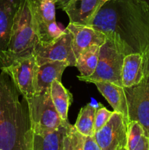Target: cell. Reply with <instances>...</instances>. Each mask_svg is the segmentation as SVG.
I'll return each mask as SVG.
<instances>
[{
  "label": "cell",
  "mask_w": 149,
  "mask_h": 150,
  "mask_svg": "<svg viewBox=\"0 0 149 150\" xmlns=\"http://www.w3.org/2000/svg\"><path fill=\"white\" fill-rule=\"evenodd\" d=\"M89 26L105 34L125 56L149 46V5L139 0H108Z\"/></svg>",
  "instance_id": "obj_1"
},
{
  "label": "cell",
  "mask_w": 149,
  "mask_h": 150,
  "mask_svg": "<svg viewBox=\"0 0 149 150\" xmlns=\"http://www.w3.org/2000/svg\"><path fill=\"white\" fill-rule=\"evenodd\" d=\"M13 79L0 73V150H33L34 131L27 100Z\"/></svg>",
  "instance_id": "obj_2"
},
{
  "label": "cell",
  "mask_w": 149,
  "mask_h": 150,
  "mask_svg": "<svg viewBox=\"0 0 149 150\" xmlns=\"http://www.w3.org/2000/svg\"><path fill=\"white\" fill-rule=\"evenodd\" d=\"M39 42L32 21L29 0H22L15 17L8 47L0 55V70L33 54Z\"/></svg>",
  "instance_id": "obj_3"
},
{
  "label": "cell",
  "mask_w": 149,
  "mask_h": 150,
  "mask_svg": "<svg viewBox=\"0 0 149 150\" xmlns=\"http://www.w3.org/2000/svg\"><path fill=\"white\" fill-rule=\"evenodd\" d=\"M125 55L120 52L115 42L110 38L100 46L99 60L95 71L89 76H78L77 79L86 83L108 81L122 86L121 70Z\"/></svg>",
  "instance_id": "obj_4"
},
{
  "label": "cell",
  "mask_w": 149,
  "mask_h": 150,
  "mask_svg": "<svg viewBox=\"0 0 149 150\" xmlns=\"http://www.w3.org/2000/svg\"><path fill=\"white\" fill-rule=\"evenodd\" d=\"M50 90L51 89L35 94L28 102L32 128L36 134L51 133L65 122L60 117L53 103Z\"/></svg>",
  "instance_id": "obj_5"
},
{
  "label": "cell",
  "mask_w": 149,
  "mask_h": 150,
  "mask_svg": "<svg viewBox=\"0 0 149 150\" xmlns=\"http://www.w3.org/2000/svg\"><path fill=\"white\" fill-rule=\"evenodd\" d=\"M29 4L39 42H51L61 35L56 21V0H29Z\"/></svg>",
  "instance_id": "obj_6"
},
{
  "label": "cell",
  "mask_w": 149,
  "mask_h": 150,
  "mask_svg": "<svg viewBox=\"0 0 149 150\" xmlns=\"http://www.w3.org/2000/svg\"><path fill=\"white\" fill-rule=\"evenodd\" d=\"M37 65L48 62L64 61L70 66L76 64V57L72 49V34L65 29L61 35L51 42H38L33 51Z\"/></svg>",
  "instance_id": "obj_7"
},
{
  "label": "cell",
  "mask_w": 149,
  "mask_h": 150,
  "mask_svg": "<svg viewBox=\"0 0 149 150\" xmlns=\"http://www.w3.org/2000/svg\"><path fill=\"white\" fill-rule=\"evenodd\" d=\"M128 107V120L140 123L149 138V75L131 87H124Z\"/></svg>",
  "instance_id": "obj_8"
},
{
  "label": "cell",
  "mask_w": 149,
  "mask_h": 150,
  "mask_svg": "<svg viewBox=\"0 0 149 150\" xmlns=\"http://www.w3.org/2000/svg\"><path fill=\"white\" fill-rule=\"evenodd\" d=\"M128 120L113 111L108 122L93 135L101 150H122L127 146Z\"/></svg>",
  "instance_id": "obj_9"
},
{
  "label": "cell",
  "mask_w": 149,
  "mask_h": 150,
  "mask_svg": "<svg viewBox=\"0 0 149 150\" xmlns=\"http://www.w3.org/2000/svg\"><path fill=\"white\" fill-rule=\"evenodd\" d=\"M37 67L34 55L17 60L10 66L1 69L13 79L22 98L29 102L35 95V74Z\"/></svg>",
  "instance_id": "obj_10"
},
{
  "label": "cell",
  "mask_w": 149,
  "mask_h": 150,
  "mask_svg": "<svg viewBox=\"0 0 149 150\" xmlns=\"http://www.w3.org/2000/svg\"><path fill=\"white\" fill-rule=\"evenodd\" d=\"M66 29L72 34V49L76 59L89 47L93 45L101 46L106 40L105 34L91 26L70 23Z\"/></svg>",
  "instance_id": "obj_11"
},
{
  "label": "cell",
  "mask_w": 149,
  "mask_h": 150,
  "mask_svg": "<svg viewBox=\"0 0 149 150\" xmlns=\"http://www.w3.org/2000/svg\"><path fill=\"white\" fill-rule=\"evenodd\" d=\"M108 0H71L63 9L73 24L89 26L98 10Z\"/></svg>",
  "instance_id": "obj_12"
},
{
  "label": "cell",
  "mask_w": 149,
  "mask_h": 150,
  "mask_svg": "<svg viewBox=\"0 0 149 150\" xmlns=\"http://www.w3.org/2000/svg\"><path fill=\"white\" fill-rule=\"evenodd\" d=\"M69 66V63L64 61L48 62L37 65L35 74V94L51 89L53 81L61 82L63 73Z\"/></svg>",
  "instance_id": "obj_13"
},
{
  "label": "cell",
  "mask_w": 149,
  "mask_h": 150,
  "mask_svg": "<svg viewBox=\"0 0 149 150\" xmlns=\"http://www.w3.org/2000/svg\"><path fill=\"white\" fill-rule=\"evenodd\" d=\"M22 0H0V55L7 50Z\"/></svg>",
  "instance_id": "obj_14"
},
{
  "label": "cell",
  "mask_w": 149,
  "mask_h": 150,
  "mask_svg": "<svg viewBox=\"0 0 149 150\" xmlns=\"http://www.w3.org/2000/svg\"><path fill=\"white\" fill-rule=\"evenodd\" d=\"M92 83L96 85L98 90L112 106L114 111L121 114L128 120V107L124 88L108 81H94Z\"/></svg>",
  "instance_id": "obj_15"
},
{
  "label": "cell",
  "mask_w": 149,
  "mask_h": 150,
  "mask_svg": "<svg viewBox=\"0 0 149 150\" xmlns=\"http://www.w3.org/2000/svg\"><path fill=\"white\" fill-rule=\"evenodd\" d=\"M144 76L143 54L135 53L125 56L121 70L123 87H131L138 84Z\"/></svg>",
  "instance_id": "obj_16"
},
{
  "label": "cell",
  "mask_w": 149,
  "mask_h": 150,
  "mask_svg": "<svg viewBox=\"0 0 149 150\" xmlns=\"http://www.w3.org/2000/svg\"><path fill=\"white\" fill-rule=\"evenodd\" d=\"M71 126L67 120L51 133L42 135L34 133L33 150H63L64 137Z\"/></svg>",
  "instance_id": "obj_17"
},
{
  "label": "cell",
  "mask_w": 149,
  "mask_h": 150,
  "mask_svg": "<svg viewBox=\"0 0 149 150\" xmlns=\"http://www.w3.org/2000/svg\"><path fill=\"white\" fill-rule=\"evenodd\" d=\"M50 92L53 103L60 117L64 121L68 120V111L72 102V95L63 86L61 81L56 80L51 83Z\"/></svg>",
  "instance_id": "obj_18"
},
{
  "label": "cell",
  "mask_w": 149,
  "mask_h": 150,
  "mask_svg": "<svg viewBox=\"0 0 149 150\" xmlns=\"http://www.w3.org/2000/svg\"><path fill=\"white\" fill-rule=\"evenodd\" d=\"M100 46L93 45L85 50L76 59L75 67L80 72L81 76H89L95 71L98 60Z\"/></svg>",
  "instance_id": "obj_19"
},
{
  "label": "cell",
  "mask_w": 149,
  "mask_h": 150,
  "mask_svg": "<svg viewBox=\"0 0 149 150\" xmlns=\"http://www.w3.org/2000/svg\"><path fill=\"white\" fill-rule=\"evenodd\" d=\"M95 112L96 108L91 104H86L80 109L74 127L83 136H93L94 135Z\"/></svg>",
  "instance_id": "obj_20"
},
{
  "label": "cell",
  "mask_w": 149,
  "mask_h": 150,
  "mask_svg": "<svg viewBox=\"0 0 149 150\" xmlns=\"http://www.w3.org/2000/svg\"><path fill=\"white\" fill-rule=\"evenodd\" d=\"M113 114V111H110L107 109L105 107L100 105V107L96 108V112H95V118H94V126H93V130L94 133L96 131L100 130L105 124L108 122L111 116Z\"/></svg>",
  "instance_id": "obj_21"
},
{
  "label": "cell",
  "mask_w": 149,
  "mask_h": 150,
  "mask_svg": "<svg viewBox=\"0 0 149 150\" xmlns=\"http://www.w3.org/2000/svg\"><path fill=\"white\" fill-rule=\"evenodd\" d=\"M71 138L72 150H83L84 145V136L76 130L74 125L71 127Z\"/></svg>",
  "instance_id": "obj_22"
},
{
  "label": "cell",
  "mask_w": 149,
  "mask_h": 150,
  "mask_svg": "<svg viewBox=\"0 0 149 150\" xmlns=\"http://www.w3.org/2000/svg\"><path fill=\"white\" fill-rule=\"evenodd\" d=\"M83 150H101L93 136H84Z\"/></svg>",
  "instance_id": "obj_23"
},
{
  "label": "cell",
  "mask_w": 149,
  "mask_h": 150,
  "mask_svg": "<svg viewBox=\"0 0 149 150\" xmlns=\"http://www.w3.org/2000/svg\"><path fill=\"white\" fill-rule=\"evenodd\" d=\"M143 65H144V75H149V46L143 52Z\"/></svg>",
  "instance_id": "obj_24"
},
{
  "label": "cell",
  "mask_w": 149,
  "mask_h": 150,
  "mask_svg": "<svg viewBox=\"0 0 149 150\" xmlns=\"http://www.w3.org/2000/svg\"><path fill=\"white\" fill-rule=\"evenodd\" d=\"M72 127V126H71ZM71 127L64 137V148L63 150H72V138H71Z\"/></svg>",
  "instance_id": "obj_25"
},
{
  "label": "cell",
  "mask_w": 149,
  "mask_h": 150,
  "mask_svg": "<svg viewBox=\"0 0 149 150\" xmlns=\"http://www.w3.org/2000/svg\"><path fill=\"white\" fill-rule=\"evenodd\" d=\"M71 0H56V4L61 9H64Z\"/></svg>",
  "instance_id": "obj_26"
},
{
  "label": "cell",
  "mask_w": 149,
  "mask_h": 150,
  "mask_svg": "<svg viewBox=\"0 0 149 150\" xmlns=\"http://www.w3.org/2000/svg\"><path fill=\"white\" fill-rule=\"evenodd\" d=\"M139 1H143V2L146 3V4H148L149 5V0H139Z\"/></svg>",
  "instance_id": "obj_27"
},
{
  "label": "cell",
  "mask_w": 149,
  "mask_h": 150,
  "mask_svg": "<svg viewBox=\"0 0 149 150\" xmlns=\"http://www.w3.org/2000/svg\"><path fill=\"white\" fill-rule=\"evenodd\" d=\"M122 150H127V148H124V149H123Z\"/></svg>",
  "instance_id": "obj_28"
}]
</instances>
